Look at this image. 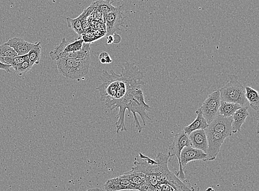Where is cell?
Returning a JSON list of instances; mask_svg holds the SVG:
<instances>
[{"instance_id": "obj_1", "label": "cell", "mask_w": 259, "mask_h": 191, "mask_svg": "<svg viewBox=\"0 0 259 191\" xmlns=\"http://www.w3.org/2000/svg\"><path fill=\"white\" fill-rule=\"evenodd\" d=\"M110 74L104 71L100 78L102 83L96 89L99 91L101 101L111 111L119 109L116 123L117 133L126 131L125 112L129 104L135 99L144 98L142 87L144 75L136 65L126 62L123 64L121 74L111 70Z\"/></svg>"}, {"instance_id": "obj_2", "label": "cell", "mask_w": 259, "mask_h": 191, "mask_svg": "<svg viewBox=\"0 0 259 191\" xmlns=\"http://www.w3.org/2000/svg\"><path fill=\"white\" fill-rule=\"evenodd\" d=\"M170 158L167 154L159 153L153 160L141 153L135 159L134 166L131 171L142 172L147 177L148 183L152 187L158 186L170 174L168 163Z\"/></svg>"}, {"instance_id": "obj_3", "label": "cell", "mask_w": 259, "mask_h": 191, "mask_svg": "<svg viewBox=\"0 0 259 191\" xmlns=\"http://www.w3.org/2000/svg\"><path fill=\"white\" fill-rule=\"evenodd\" d=\"M90 53L83 59L69 58H60L57 61V67L59 73L66 78L79 80L89 73L90 67Z\"/></svg>"}, {"instance_id": "obj_4", "label": "cell", "mask_w": 259, "mask_h": 191, "mask_svg": "<svg viewBox=\"0 0 259 191\" xmlns=\"http://www.w3.org/2000/svg\"><path fill=\"white\" fill-rule=\"evenodd\" d=\"M230 81L219 89L221 100L227 103L237 104L241 106H248L245 97V87L235 75L230 76Z\"/></svg>"}, {"instance_id": "obj_5", "label": "cell", "mask_w": 259, "mask_h": 191, "mask_svg": "<svg viewBox=\"0 0 259 191\" xmlns=\"http://www.w3.org/2000/svg\"><path fill=\"white\" fill-rule=\"evenodd\" d=\"M189 146H191L189 136L183 130L175 136L172 144L168 147V156L170 158L176 156L178 159L179 169L176 175L180 180L183 181L185 180V174L180 164V155L185 147Z\"/></svg>"}, {"instance_id": "obj_6", "label": "cell", "mask_w": 259, "mask_h": 191, "mask_svg": "<svg viewBox=\"0 0 259 191\" xmlns=\"http://www.w3.org/2000/svg\"><path fill=\"white\" fill-rule=\"evenodd\" d=\"M220 105L221 98L219 90L213 91L208 95L206 100L204 101L200 109L208 125L219 115Z\"/></svg>"}, {"instance_id": "obj_7", "label": "cell", "mask_w": 259, "mask_h": 191, "mask_svg": "<svg viewBox=\"0 0 259 191\" xmlns=\"http://www.w3.org/2000/svg\"><path fill=\"white\" fill-rule=\"evenodd\" d=\"M208 141L207 161L214 160L220 152L221 148L228 137L206 128L205 129Z\"/></svg>"}, {"instance_id": "obj_8", "label": "cell", "mask_w": 259, "mask_h": 191, "mask_svg": "<svg viewBox=\"0 0 259 191\" xmlns=\"http://www.w3.org/2000/svg\"><path fill=\"white\" fill-rule=\"evenodd\" d=\"M121 9V7H119L112 13L102 15L106 33L108 35H113L122 25L125 17L123 15Z\"/></svg>"}, {"instance_id": "obj_9", "label": "cell", "mask_w": 259, "mask_h": 191, "mask_svg": "<svg viewBox=\"0 0 259 191\" xmlns=\"http://www.w3.org/2000/svg\"><path fill=\"white\" fill-rule=\"evenodd\" d=\"M232 118L225 117L221 115L217 116L207 127L210 130L214 131L228 137L232 135Z\"/></svg>"}, {"instance_id": "obj_10", "label": "cell", "mask_w": 259, "mask_h": 191, "mask_svg": "<svg viewBox=\"0 0 259 191\" xmlns=\"http://www.w3.org/2000/svg\"><path fill=\"white\" fill-rule=\"evenodd\" d=\"M207 157V154L200 149H195L191 146L186 147L180 155V164L184 170L188 163L196 160L206 162Z\"/></svg>"}, {"instance_id": "obj_11", "label": "cell", "mask_w": 259, "mask_h": 191, "mask_svg": "<svg viewBox=\"0 0 259 191\" xmlns=\"http://www.w3.org/2000/svg\"><path fill=\"white\" fill-rule=\"evenodd\" d=\"M106 191H119L122 190H139V188L131 182L122 175L114 177L108 180L105 184Z\"/></svg>"}, {"instance_id": "obj_12", "label": "cell", "mask_w": 259, "mask_h": 191, "mask_svg": "<svg viewBox=\"0 0 259 191\" xmlns=\"http://www.w3.org/2000/svg\"><path fill=\"white\" fill-rule=\"evenodd\" d=\"M191 143V147L200 149L207 153L208 149V141L206 131L199 129L194 131L189 135Z\"/></svg>"}, {"instance_id": "obj_13", "label": "cell", "mask_w": 259, "mask_h": 191, "mask_svg": "<svg viewBox=\"0 0 259 191\" xmlns=\"http://www.w3.org/2000/svg\"><path fill=\"white\" fill-rule=\"evenodd\" d=\"M6 44L13 49L18 56H22L27 55L34 43H29L22 38L15 37L9 39Z\"/></svg>"}, {"instance_id": "obj_14", "label": "cell", "mask_w": 259, "mask_h": 191, "mask_svg": "<svg viewBox=\"0 0 259 191\" xmlns=\"http://www.w3.org/2000/svg\"><path fill=\"white\" fill-rule=\"evenodd\" d=\"M249 116L248 106H242L234 113L232 117V133L236 134L240 132L241 128Z\"/></svg>"}, {"instance_id": "obj_15", "label": "cell", "mask_w": 259, "mask_h": 191, "mask_svg": "<svg viewBox=\"0 0 259 191\" xmlns=\"http://www.w3.org/2000/svg\"><path fill=\"white\" fill-rule=\"evenodd\" d=\"M196 113L197 117L195 121L189 125H187L184 128V131L187 135H189L191 133L196 130L205 129L208 126V124L205 118H204L201 109H197Z\"/></svg>"}, {"instance_id": "obj_16", "label": "cell", "mask_w": 259, "mask_h": 191, "mask_svg": "<svg viewBox=\"0 0 259 191\" xmlns=\"http://www.w3.org/2000/svg\"><path fill=\"white\" fill-rule=\"evenodd\" d=\"M131 182L136 185L140 189L148 183L147 177L142 172L130 171L122 175ZM138 190V191H139Z\"/></svg>"}, {"instance_id": "obj_17", "label": "cell", "mask_w": 259, "mask_h": 191, "mask_svg": "<svg viewBox=\"0 0 259 191\" xmlns=\"http://www.w3.org/2000/svg\"><path fill=\"white\" fill-rule=\"evenodd\" d=\"M245 97L251 108L255 111L259 109V94L255 89L249 86L245 87Z\"/></svg>"}, {"instance_id": "obj_18", "label": "cell", "mask_w": 259, "mask_h": 191, "mask_svg": "<svg viewBox=\"0 0 259 191\" xmlns=\"http://www.w3.org/2000/svg\"><path fill=\"white\" fill-rule=\"evenodd\" d=\"M242 106L237 104L227 103L221 100L219 115L225 117H232L234 113Z\"/></svg>"}, {"instance_id": "obj_19", "label": "cell", "mask_w": 259, "mask_h": 191, "mask_svg": "<svg viewBox=\"0 0 259 191\" xmlns=\"http://www.w3.org/2000/svg\"><path fill=\"white\" fill-rule=\"evenodd\" d=\"M86 13L87 10H85L82 14L76 18V19H72L70 17H68L67 19L69 28L73 29V31L79 35V37H81L83 32L82 21L85 19Z\"/></svg>"}, {"instance_id": "obj_20", "label": "cell", "mask_w": 259, "mask_h": 191, "mask_svg": "<svg viewBox=\"0 0 259 191\" xmlns=\"http://www.w3.org/2000/svg\"><path fill=\"white\" fill-rule=\"evenodd\" d=\"M83 43L84 41L81 37L76 39L73 43H70L67 40L65 44L63 51L61 55L59 56L58 59H60V56L63 55V54L80 51L82 49Z\"/></svg>"}, {"instance_id": "obj_21", "label": "cell", "mask_w": 259, "mask_h": 191, "mask_svg": "<svg viewBox=\"0 0 259 191\" xmlns=\"http://www.w3.org/2000/svg\"><path fill=\"white\" fill-rule=\"evenodd\" d=\"M41 47L40 42H35L31 51L27 54L30 62L33 65L39 64L41 57Z\"/></svg>"}, {"instance_id": "obj_22", "label": "cell", "mask_w": 259, "mask_h": 191, "mask_svg": "<svg viewBox=\"0 0 259 191\" xmlns=\"http://www.w3.org/2000/svg\"><path fill=\"white\" fill-rule=\"evenodd\" d=\"M95 4L102 15L112 13L118 9V7H114L112 5L111 0H98Z\"/></svg>"}, {"instance_id": "obj_23", "label": "cell", "mask_w": 259, "mask_h": 191, "mask_svg": "<svg viewBox=\"0 0 259 191\" xmlns=\"http://www.w3.org/2000/svg\"><path fill=\"white\" fill-rule=\"evenodd\" d=\"M28 58L27 55L14 57H0V61L4 63L10 65L12 68H14L17 65L25 61Z\"/></svg>"}, {"instance_id": "obj_24", "label": "cell", "mask_w": 259, "mask_h": 191, "mask_svg": "<svg viewBox=\"0 0 259 191\" xmlns=\"http://www.w3.org/2000/svg\"><path fill=\"white\" fill-rule=\"evenodd\" d=\"M33 65L30 62L28 58L23 63L17 65L13 69L17 75L22 76L26 74L29 70H31Z\"/></svg>"}, {"instance_id": "obj_25", "label": "cell", "mask_w": 259, "mask_h": 191, "mask_svg": "<svg viewBox=\"0 0 259 191\" xmlns=\"http://www.w3.org/2000/svg\"><path fill=\"white\" fill-rule=\"evenodd\" d=\"M18 56L13 49L4 43L0 45V57H14Z\"/></svg>"}, {"instance_id": "obj_26", "label": "cell", "mask_w": 259, "mask_h": 191, "mask_svg": "<svg viewBox=\"0 0 259 191\" xmlns=\"http://www.w3.org/2000/svg\"><path fill=\"white\" fill-rule=\"evenodd\" d=\"M148 191H178L171 185L166 183H161L155 187H150Z\"/></svg>"}, {"instance_id": "obj_27", "label": "cell", "mask_w": 259, "mask_h": 191, "mask_svg": "<svg viewBox=\"0 0 259 191\" xmlns=\"http://www.w3.org/2000/svg\"><path fill=\"white\" fill-rule=\"evenodd\" d=\"M99 58L100 62L103 64H110L112 62V60L110 55L106 52L101 53Z\"/></svg>"}, {"instance_id": "obj_28", "label": "cell", "mask_w": 259, "mask_h": 191, "mask_svg": "<svg viewBox=\"0 0 259 191\" xmlns=\"http://www.w3.org/2000/svg\"><path fill=\"white\" fill-rule=\"evenodd\" d=\"M11 67L10 65L3 63L0 61V70H3L6 72L10 74L11 72Z\"/></svg>"}, {"instance_id": "obj_29", "label": "cell", "mask_w": 259, "mask_h": 191, "mask_svg": "<svg viewBox=\"0 0 259 191\" xmlns=\"http://www.w3.org/2000/svg\"><path fill=\"white\" fill-rule=\"evenodd\" d=\"M113 43L114 44H119L121 41V37H120V35L116 33H114L113 35Z\"/></svg>"}, {"instance_id": "obj_30", "label": "cell", "mask_w": 259, "mask_h": 191, "mask_svg": "<svg viewBox=\"0 0 259 191\" xmlns=\"http://www.w3.org/2000/svg\"><path fill=\"white\" fill-rule=\"evenodd\" d=\"M113 38L112 35H108V37H107V43L108 44H111L113 43Z\"/></svg>"}, {"instance_id": "obj_31", "label": "cell", "mask_w": 259, "mask_h": 191, "mask_svg": "<svg viewBox=\"0 0 259 191\" xmlns=\"http://www.w3.org/2000/svg\"><path fill=\"white\" fill-rule=\"evenodd\" d=\"M86 191H104V190H102V189L96 188H91L89 189Z\"/></svg>"}, {"instance_id": "obj_32", "label": "cell", "mask_w": 259, "mask_h": 191, "mask_svg": "<svg viewBox=\"0 0 259 191\" xmlns=\"http://www.w3.org/2000/svg\"><path fill=\"white\" fill-rule=\"evenodd\" d=\"M129 191H138V190H130Z\"/></svg>"}, {"instance_id": "obj_33", "label": "cell", "mask_w": 259, "mask_h": 191, "mask_svg": "<svg viewBox=\"0 0 259 191\" xmlns=\"http://www.w3.org/2000/svg\"><path fill=\"white\" fill-rule=\"evenodd\" d=\"M192 191H194V190H192ZM197 191H199V189H198V190H197Z\"/></svg>"}]
</instances>
